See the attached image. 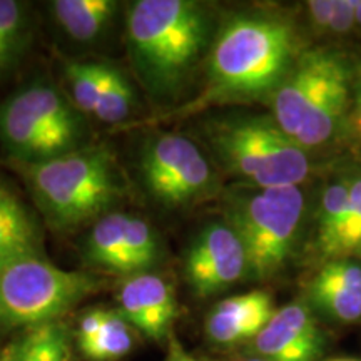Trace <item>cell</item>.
I'll use <instances>...</instances> for the list:
<instances>
[{
	"label": "cell",
	"mask_w": 361,
	"mask_h": 361,
	"mask_svg": "<svg viewBox=\"0 0 361 361\" xmlns=\"http://www.w3.org/2000/svg\"><path fill=\"white\" fill-rule=\"evenodd\" d=\"M356 25H361V0H356Z\"/></svg>",
	"instance_id": "cell-32"
},
{
	"label": "cell",
	"mask_w": 361,
	"mask_h": 361,
	"mask_svg": "<svg viewBox=\"0 0 361 361\" xmlns=\"http://www.w3.org/2000/svg\"><path fill=\"white\" fill-rule=\"evenodd\" d=\"M128 37L142 78L168 92L204 47V12L191 0H137L128 17Z\"/></svg>",
	"instance_id": "cell-2"
},
{
	"label": "cell",
	"mask_w": 361,
	"mask_h": 361,
	"mask_svg": "<svg viewBox=\"0 0 361 361\" xmlns=\"http://www.w3.org/2000/svg\"><path fill=\"white\" fill-rule=\"evenodd\" d=\"M124 219L123 213H109L94 223L85 243V258L90 264L129 274Z\"/></svg>",
	"instance_id": "cell-19"
},
{
	"label": "cell",
	"mask_w": 361,
	"mask_h": 361,
	"mask_svg": "<svg viewBox=\"0 0 361 361\" xmlns=\"http://www.w3.org/2000/svg\"><path fill=\"white\" fill-rule=\"evenodd\" d=\"M54 16L62 29L79 42H89L104 32L114 16L112 0H56Z\"/></svg>",
	"instance_id": "cell-18"
},
{
	"label": "cell",
	"mask_w": 361,
	"mask_h": 361,
	"mask_svg": "<svg viewBox=\"0 0 361 361\" xmlns=\"http://www.w3.org/2000/svg\"><path fill=\"white\" fill-rule=\"evenodd\" d=\"M22 164L35 201L59 228H74L97 218L119 196L112 159L102 147L74 149Z\"/></svg>",
	"instance_id": "cell-3"
},
{
	"label": "cell",
	"mask_w": 361,
	"mask_h": 361,
	"mask_svg": "<svg viewBox=\"0 0 361 361\" xmlns=\"http://www.w3.org/2000/svg\"><path fill=\"white\" fill-rule=\"evenodd\" d=\"M133 89L123 74L111 66L102 64V79L94 116L104 123H123L133 107Z\"/></svg>",
	"instance_id": "cell-21"
},
{
	"label": "cell",
	"mask_w": 361,
	"mask_h": 361,
	"mask_svg": "<svg viewBox=\"0 0 361 361\" xmlns=\"http://www.w3.org/2000/svg\"><path fill=\"white\" fill-rule=\"evenodd\" d=\"M266 361H316L323 351V335L313 311L303 303H290L278 311L252 340Z\"/></svg>",
	"instance_id": "cell-10"
},
{
	"label": "cell",
	"mask_w": 361,
	"mask_h": 361,
	"mask_svg": "<svg viewBox=\"0 0 361 361\" xmlns=\"http://www.w3.org/2000/svg\"><path fill=\"white\" fill-rule=\"evenodd\" d=\"M273 314V298L266 291H250L226 298L207 314L206 333L216 345L233 346L255 340Z\"/></svg>",
	"instance_id": "cell-13"
},
{
	"label": "cell",
	"mask_w": 361,
	"mask_h": 361,
	"mask_svg": "<svg viewBox=\"0 0 361 361\" xmlns=\"http://www.w3.org/2000/svg\"><path fill=\"white\" fill-rule=\"evenodd\" d=\"M247 274L245 247L228 223L206 226L186 256V278L194 293L211 296Z\"/></svg>",
	"instance_id": "cell-8"
},
{
	"label": "cell",
	"mask_w": 361,
	"mask_h": 361,
	"mask_svg": "<svg viewBox=\"0 0 361 361\" xmlns=\"http://www.w3.org/2000/svg\"><path fill=\"white\" fill-rule=\"evenodd\" d=\"M305 213L300 186L256 189L229 206L228 224L245 247L247 274L268 279L284 268L295 247Z\"/></svg>",
	"instance_id": "cell-5"
},
{
	"label": "cell",
	"mask_w": 361,
	"mask_h": 361,
	"mask_svg": "<svg viewBox=\"0 0 361 361\" xmlns=\"http://www.w3.org/2000/svg\"><path fill=\"white\" fill-rule=\"evenodd\" d=\"M97 286L89 274L29 256L0 271V323L32 328L54 323Z\"/></svg>",
	"instance_id": "cell-6"
},
{
	"label": "cell",
	"mask_w": 361,
	"mask_h": 361,
	"mask_svg": "<svg viewBox=\"0 0 361 361\" xmlns=\"http://www.w3.org/2000/svg\"><path fill=\"white\" fill-rule=\"evenodd\" d=\"M353 176H340L324 188L319 202L316 246L326 258H343L346 224H348V201Z\"/></svg>",
	"instance_id": "cell-17"
},
{
	"label": "cell",
	"mask_w": 361,
	"mask_h": 361,
	"mask_svg": "<svg viewBox=\"0 0 361 361\" xmlns=\"http://www.w3.org/2000/svg\"><path fill=\"white\" fill-rule=\"evenodd\" d=\"M343 128L346 129L350 137L361 146V87L356 89L355 96L351 97Z\"/></svg>",
	"instance_id": "cell-28"
},
{
	"label": "cell",
	"mask_w": 361,
	"mask_h": 361,
	"mask_svg": "<svg viewBox=\"0 0 361 361\" xmlns=\"http://www.w3.org/2000/svg\"><path fill=\"white\" fill-rule=\"evenodd\" d=\"M8 69H11V62L7 61L6 56L2 54V51H0V78H2V75L6 74Z\"/></svg>",
	"instance_id": "cell-31"
},
{
	"label": "cell",
	"mask_w": 361,
	"mask_h": 361,
	"mask_svg": "<svg viewBox=\"0 0 361 361\" xmlns=\"http://www.w3.org/2000/svg\"><path fill=\"white\" fill-rule=\"evenodd\" d=\"M124 236L129 274L146 273V269L156 264L159 256V245L154 231L144 219L126 214Z\"/></svg>",
	"instance_id": "cell-23"
},
{
	"label": "cell",
	"mask_w": 361,
	"mask_h": 361,
	"mask_svg": "<svg viewBox=\"0 0 361 361\" xmlns=\"http://www.w3.org/2000/svg\"><path fill=\"white\" fill-rule=\"evenodd\" d=\"M39 255V229L11 189L0 184V271Z\"/></svg>",
	"instance_id": "cell-15"
},
{
	"label": "cell",
	"mask_w": 361,
	"mask_h": 361,
	"mask_svg": "<svg viewBox=\"0 0 361 361\" xmlns=\"http://www.w3.org/2000/svg\"><path fill=\"white\" fill-rule=\"evenodd\" d=\"M168 361H197V360L192 358L189 353H186V350H184L178 341H173L171 343Z\"/></svg>",
	"instance_id": "cell-30"
},
{
	"label": "cell",
	"mask_w": 361,
	"mask_h": 361,
	"mask_svg": "<svg viewBox=\"0 0 361 361\" xmlns=\"http://www.w3.org/2000/svg\"><path fill=\"white\" fill-rule=\"evenodd\" d=\"M69 358V340L66 328L59 322L32 328L24 338L17 361H67Z\"/></svg>",
	"instance_id": "cell-22"
},
{
	"label": "cell",
	"mask_w": 361,
	"mask_h": 361,
	"mask_svg": "<svg viewBox=\"0 0 361 361\" xmlns=\"http://www.w3.org/2000/svg\"><path fill=\"white\" fill-rule=\"evenodd\" d=\"M329 361H361V360H350V358H340V360H329Z\"/></svg>",
	"instance_id": "cell-34"
},
{
	"label": "cell",
	"mask_w": 361,
	"mask_h": 361,
	"mask_svg": "<svg viewBox=\"0 0 361 361\" xmlns=\"http://www.w3.org/2000/svg\"><path fill=\"white\" fill-rule=\"evenodd\" d=\"M19 109L29 114L52 133L78 141L80 119L69 102L56 87L49 84H32L8 97Z\"/></svg>",
	"instance_id": "cell-16"
},
{
	"label": "cell",
	"mask_w": 361,
	"mask_h": 361,
	"mask_svg": "<svg viewBox=\"0 0 361 361\" xmlns=\"http://www.w3.org/2000/svg\"><path fill=\"white\" fill-rule=\"evenodd\" d=\"M82 353L92 361H116L129 355L134 338L124 316L111 311L106 324L96 336L79 343Z\"/></svg>",
	"instance_id": "cell-20"
},
{
	"label": "cell",
	"mask_w": 361,
	"mask_h": 361,
	"mask_svg": "<svg viewBox=\"0 0 361 361\" xmlns=\"http://www.w3.org/2000/svg\"><path fill=\"white\" fill-rule=\"evenodd\" d=\"M67 79H69L72 97L75 106L84 114H92L96 111L102 79V64L90 62H71L67 66Z\"/></svg>",
	"instance_id": "cell-25"
},
{
	"label": "cell",
	"mask_w": 361,
	"mask_h": 361,
	"mask_svg": "<svg viewBox=\"0 0 361 361\" xmlns=\"http://www.w3.org/2000/svg\"><path fill=\"white\" fill-rule=\"evenodd\" d=\"M0 361H17L16 360V353L8 355V356H4V358H0Z\"/></svg>",
	"instance_id": "cell-33"
},
{
	"label": "cell",
	"mask_w": 361,
	"mask_h": 361,
	"mask_svg": "<svg viewBox=\"0 0 361 361\" xmlns=\"http://www.w3.org/2000/svg\"><path fill=\"white\" fill-rule=\"evenodd\" d=\"M310 301L338 323L361 319V261L350 256L329 259L311 279Z\"/></svg>",
	"instance_id": "cell-12"
},
{
	"label": "cell",
	"mask_w": 361,
	"mask_h": 361,
	"mask_svg": "<svg viewBox=\"0 0 361 361\" xmlns=\"http://www.w3.org/2000/svg\"><path fill=\"white\" fill-rule=\"evenodd\" d=\"M310 19L319 30L348 34L356 25V0H313L308 2Z\"/></svg>",
	"instance_id": "cell-24"
},
{
	"label": "cell",
	"mask_w": 361,
	"mask_h": 361,
	"mask_svg": "<svg viewBox=\"0 0 361 361\" xmlns=\"http://www.w3.org/2000/svg\"><path fill=\"white\" fill-rule=\"evenodd\" d=\"M119 305L126 322L154 340L168 335L176 318L173 288L156 274L139 273L126 279L119 291Z\"/></svg>",
	"instance_id": "cell-11"
},
{
	"label": "cell",
	"mask_w": 361,
	"mask_h": 361,
	"mask_svg": "<svg viewBox=\"0 0 361 361\" xmlns=\"http://www.w3.org/2000/svg\"><path fill=\"white\" fill-rule=\"evenodd\" d=\"M247 361H266V360H261V358H256V360H247Z\"/></svg>",
	"instance_id": "cell-35"
},
{
	"label": "cell",
	"mask_w": 361,
	"mask_h": 361,
	"mask_svg": "<svg viewBox=\"0 0 361 361\" xmlns=\"http://www.w3.org/2000/svg\"><path fill=\"white\" fill-rule=\"evenodd\" d=\"M211 144L231 173L258 189L300 186L308 178V151L273 117H238L211 128Z\"/></svg>",
	"instance_id": "cell-4"
},
{
	"label": "cell",
	"mask_w": 361,
	"mask_h": 361,
	"mask_svg": "<svg viewBox=\"0 0 361 361\" xmlns=\"http://www.w3.org/2000/svg\"><path fill=\"white\" fill-rule=\"evenodd\" d=\"M296 34L279 17L241 16L224 25L209 59L218 96H261L278 87L298 59Z\"/></svg>",
	"instance_id": "cell-1"
},
{
	"label": "cell",
	"mask_w": 361,
	"mask_h": 361,
	"mask_svg": "<svg viewBox=\"0 0 361 361\" xmlns=\"http://www.w3.org/2000/svg\"><path fill=\"white\" fill-rule=\"evenodd\" d=\"M343 66L345 62L340 57L324 51L298 56L271 97L273 119L284 133L296 137L311 104Z\"/></svg>",
	"instance_id": "cell-9"
},
{
	"label": "cell",
	"mask_w": 361,
	"mask_h": 361,
	"mask_svg": "<svg viewBox=\"0 0 361 361\" xmlns=\"http://www.w3.org/2000/svg\"><path fill=\"white\" fill-rule=\"evenodd\" d=\"M345 256H356L361 261V207L358 218H356L353 228L350 229L348 236H346L345 241V252H343V258Z\"/></svg>",
	"instance_id": "cell-29"
},
{
	"label": "cell",
	"mask_w": 361,
	"mask_h": 361,
	"mask_svg": "<svg viewBox=\"0 0 361 361\" xmlns=\"http://www.w3.org/2000/svg\"><path fill=\"white\" fill-rule=\"evenodd\" d=\"M109 314H111V311H107V310L89 311V313L85 314L79 323V329H78L79 343L90 340V338L96 336L97 333L104 328V324H106Z\"/></svg>",
	"instance_id": "cell-27"
},
{
	"label": "cell",
	"mask_w": 361,
	"mask_h": 361,
	"mask_svg": "<svg viewBox=\"0 0 361 361\" xmlns=\"http://www.w3.org/2000/svg\"><path fill=\"white\" fill-rule=\"evenodd\" d=\"M25 32V7L16 0H0V51L11 66L24 47Z\"/></svg>",
	"instance_id": "cell-26"
},
{
	"label": "cell",
	"mask_w": 361,
	"mask_h": 361,
	"mask_svg": "<svg viewBox=\"0 0 361 361\" xmlns=\"http://www.w3.org/2000/svg\"><path fill=\"white\" fill-rule=\"evenodd\" d=\"M350 101V74L343 66L311 104L295 141L306 151L326 144L345 126Z\"/></svg>",
	"instance_id": "cell-14"
},
{
	"label": "cell",
	"mask_w": 361,
	"mask_h": 361,
	"mask_svg": "<svg viewBox=\"0 0 361 361\" xmlns=\"http://www.w3.org/2000/svg\"><path fill=\"white\" fill-rule=\"evenodd\" d=\"M139 168L147 191L166 206L191 204L214 184L209 162L183 134L152 137L144 147Z\"/></svg>",
	"instance_id": "cell-7"
}]
</instances>
